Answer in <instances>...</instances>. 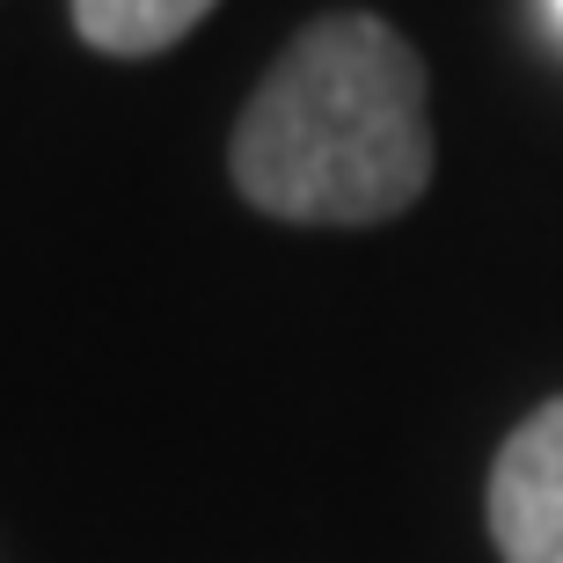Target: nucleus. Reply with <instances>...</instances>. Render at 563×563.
I'll return each instance as SVG.
<instances>
[{
  "label": "nucleus",
  "instance_id": "2",
  "mask_svg": "<svg viewBox=\"0 0 563 563\" xmlns=\"http://www.w3.org/2000/svg\"><path fill=\"white\" fill-rule=\"evenodd\" d=\"M483 512L505 563H563V396L512 424L490 461Z\"/></svg>",
  "mask_w": 563,
  "mask_h": 563
},
{
  "label": "nucleus",
  "instance_id": "3",
  "mask_svg": "<svg viewBox=\"0 0 563 563\" xmlns=\"http://www.w3.org/2000/svg\"><path fill=\"white\" fill-rule=\"evenodd\" d=\"M220 0H74V30L88 52L110 59H154L168 44H184Z\"/></svg>",
  "mask_w": 563,
  "mask_h": 563
},
{
  "label": "nucleus",
  "instance_id": "4",
  "mask_svg": "<svg viewBox=\"0 0 563 563\" xmlns=\"http://www.w3.org/2000/svg\"><path fill=\"white\" fill-rule=\"evenodd\" d=\"M549 8H556V15H563V0H549Z\"/></svg>",
  "mask_w": 563,
  "mask_h": 563
},
{
  "label": "nucleus",
  "instance_id": "1",
  "mask_svg": "<svg viewBox=\"0 0 563 563\" xmlns=\"http://www.w3.org/2000/svg\"><path fill=\"white\" fill-rule=\"evenodd\" d=\"M228 176L292 228H380L432 184L424 59L366 8L308 22L234 118Z\"/></svg>",
  "mask_w": 563,
  "mask_h": 563
}]
</instances>
